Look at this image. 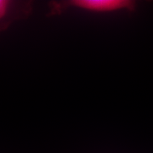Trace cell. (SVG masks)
<instances>
[{"label":"cell","mask_w":153,"mask_h":153,"mask_svg":"<svg viewBox=\"0 0 153 153\" xmlns=\"http://www.w3.org/2000/svg\"><path fill=\"white\" fill-rule=\"evenodd\" d=\"M64 4L66 7L94 14L133 11L136 5L135 2L130 0H71L65 2Z\"/></svg>","instance_id":"1"},{"label":"cell","mask_w":153,"mask_h":153,"mask_svg":"<svg viewBox=\"0 0 153 153\" xmlns=\"http://www.w3.org/2000/svg\"><path fill=\"white\" fill-rule=\"evenodd\" d=\"M24 4L10 0H0V32L9 27L14 21L27 13L29 8Z\"/></svg>","instance_id":"2"}]
</instances>
